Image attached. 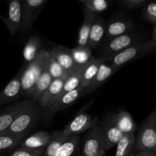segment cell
Returning a JSON list of instances; mask_svg holds the SVG:
<instances>
[{
	"instance_id": "6da1fadb",
	"label": "cell",
	"mask_w": 156,
	"mask_h": 156,
	"mask_svg": "<svg viewBox=\"0 0 156 156\" xmlns=\"http://www.w3.org/2000/svg\"><path fill=\"white\" fill-rule=\"evenodd\" d=\"M49 51L42 49L34 60L22 66L21 76V96L30 98L34 85L41 76L43 67L47 61Z\"/></svg>"
},
{
	"instance_id": "7a4b0ae2",
	"label": "cell",
	"mask_w": 156,
	"mask_h": 156,
	"mask_svg": "<svg viewBox=\"0 0 156 156\" xmlns=\"http://www.w3.org/2000/svg\"><path fill=\"white\" fill-rule=\"evenodd\" d=\"M155 49L156 42H154L152 40L148 41H142L130 46L120 53L116 54L108 62H109L110 65L116 71H117L123 66L140 59L146 55L150 54L155 51Z\"/></svg>"
},
{
	"instance_id": "3957f363",
	"label": "cell",
	"mask_w": 156,
	"mask_h": 156,
	"mask_svg": "<svg viewBox=\"0 0 156 156\" xmlns=\"http://www.w3.org/2000/svg\"><path fill=\"white\" fill-rule=\"evenodd\" d=\"M136 152H156V110H153L142 123L136 136L134 147Z\"/></svg>"
},
{
	"instance_id": "277c9868",
	"label": "cell",
	"mask_w": 156,
	"mask_h": 156,
	"mask_svg": "<svg viewBox=\"0 0 156 156\" xmlns=\"http://www.w3.org/2000/svg\"><path fill=\"white\" fill-rule=\"evenodd\" d=\"M143 37L140 34L129 32L116 37L110 41H105L101 48L100 58L109 62L116 54L120 53L130 46L143 41Z\"/></svg>"
},
{
	"instance_id": "5b68a950",
	"label": "cell",
	"mask_w": 156,
	"mask_h": 156,
	"mask_svg": "<svg viewBox=\"0 0 156 156\" xmlns=\"http://www.w3.org/2000/svg\"><path fill=\"white\" fill-rule=\"evenodd\" d=\"M40 111L37 105L32 102L23 110L14 120L5 133L14 136H24L33 128L37 122Z\"/></svg>"
},
{
	"instance_id": "8992f818",
	"label": "cell",
	"mask_w": 156,
	"mask_h": 156,
	"mask_svg": "<svg viewBox=\"0 0 156 156\" xmlns=\"http://www.w3.org/2000/svg\"><path fill=\"white\" fill-rule=\"evenodd\" d=\"M103 152H105L103 131L97 125L87 131L84 136L82 156H98Z\"/></svg>"
},
{
	"instance_id": "52a82bcc",
	"label": "cell",
	"mask_w": 156,
	"mask_h": 156,
	"mask_svg": "<svg viewBox=\"0 0 156 156\" xmlns=\"http://www.w3.org/2000/svg\"><path fill=\"white\" fill-rule=\"evenodd\" d=\"M48 0H21V30L27 32L31 28L37 19V17L41 12Z\"/></svg>"
},
{
	"instance_id": "ba28073f",
	"label": "cell",
	"mask_w": 156,
	"mask_h": 156,
	"mask_svg": "<svg viewBox=\"0 0 156 156\" xmlns=\"http://www.w3.org/2000/svg\"><path fill=\"white\" fill-rule=\"evenodd\" d=\"M98 119L87 113H82L74 117L62 129L66 136L79 135L88 131L98 125Z\"/></svg>"
},
{
	"instance_id": "9c48e42d",
	"label": "cell",
	"mask_w": 156,
	"mask_h": 156,
	"mask_svg": "<svg viewBox=\"0 0 156 156\" xmlns=\"http://www.w3.org/2000/svg\"><path fill=\"white\" fill-rule=\"evenodd\" d=\"M84 94H85V89L82 86L79 87L73 91L62 93L59 94V97L56 98L52 102L51 105L44 111L47 114H56L58 111L69 108Z\"/></svg>"
},
{
	"instance_id": "30bf717a",
	"label": "cell",
	"mask_w": 156,
	"mask_h": 156,
	"mask_svg": "<svg viewBox=\"0 0 156 156\" xmlns=\"http://www.w3.org/2000/svg\"><path fill=\"white\" fill-rule=\"evenodd\" d=\"M21 0H9L8 16H0V18L5 23L9 34L12 36H14L18 30H21Z\"/></svg>"
},
{
	"instance_id": "8fae6325",
	"label": "cell",
	"mask_w": 156,
	"mask_h": 156,
	"mask_svg": "<svg viewBox=\"0 0 156 156\" xmlns=\"http://www.w3.org/2000/svg\"><path fill=\"white\" fill-rule=\"evenodd\" d=\"M32 102L33 101L31 100L16 102L9 105L0 112V135H2L5 133L15 117Z\"/></svg>"
},
{
	"instance_id": "7c38bea8",
	"label": "cell",
	"mask_w": 156,
	"mask_h": 156,
	"mask_svg": "<svg viewBox=\"0 0 156 156\" xmlns=\"http://www.w3.org/2000/svg\"><path fill=\"white\" fill-rule=\"evenodd\" d=\"M133 24L131 20L124 17L113 18L106 22L105 41H110L116 37L131 32Z\"/></svg>"
},
{
	"instance_id": "4fadbf2b",
	"label": "cell",
	"mask_w": 156,
	"mask_h": 156,
	"mask_svg": "<svg viewBox=\"0 0 156 156\" xmlns=\"http://www.w3.org/2000/svg\"><path fill=\"white\" fill-rule=\"evenodd\" d=\"M69 75L62 78H60V79H53L52 81V82L49 85L48 88H47V90L43 93L42 95L40 97V98L37 101L36 105L39 106V108L45 110L46 108H47L51 105L52 102L56 98L59 97V94L62 92L64 82H65L66 78L69 76Z\"/></svg>"
},
{
	"instance_id": "5bb4252c",
	"label": "cell",
	"mask_w": 156,
	"mask_h": 156,
	"mask_svg": "<svg viewBox=\"0 0 156 156\" xmlns=\"http://www.w3.org/2000/svg\"><path fill=\"white\" fill-rule=\"evenodd\" d=\"M48 51L52 57L67 73H73L78 67L72 56L71 49L64 46H55Z\"/></svg>"
},
{
	"instance_id": "9a60e30c",
	"label": "cell",
	"mask_w": 156,
	"mask_h": 156,
	"mask_svg": "<svg viewBox=\"0 0 156 156\" xmlns=\"http://www.w3.org/2000/svg\"><path fill=\"white\" fill-rule=\"evenodd\" d=\"M22 67L18 74L0 91V106L7 105L21 97V76Z\"/></svg>"
},
{
	"instance_id": "2e32d148",
	"label": "cell",
	"mask_w": 156,
	"mask_h": 156,
	"mask_svg": "<svg viewBox=\"0 0 156 156\" xmlns=\"http://www.w3.org/2000/svg\"><path fill=\"white\" fill-rule=\"evenodd\" d=\"M100 126L103 131L105 138V151L107 152L117 144L123 137V134L117 127L111 116L104 120L103 123Z\"/></svg>"
},
{
	"instance_id": "e0dca14e",
	"label": "cell",
	"mask_w": 156,
	"mask_h": 156,
	"mask_svg": "<svg viewBox=\"0 0 156 156\" xmlns=\"http://www.w3.org/2000/svg\"><path fill=\"white\" fill-rule=\"evenodd\" d=\"M106 21L101 17L95 15L91 24L87 47L91 50L96 49L103 43L105 36Z\"/></svg>"
},
{
	"instance_id": "ac0fdd59",
	"label": "cell",
	"mask_w": 156,
	"mask_h": 156,
	"mask_svg": "<svg viewBox=\"0 0 156 156\" xmlns=\"http://www.w3.org/2000/svg\"><path fill=\"white\" fill-rule=\"evenodd\" d=\"M117 71L110 65L109 62L102 60L100 66H99L97 74L95 75L92 82L87 88H84L85 89V94L92 92V91H95L97 88H100Z\"/></svg>"
},
{
	"instance_id": "d6986e66",
	"label": "cell",
	"mask_w": 156,
	"mask_h": 156,
	"mask_svg": "<svg viewBox=\"0 0 156 156\" xmlns=\"http://www.w3.org/2000/svg\"><path fill=\"white\" fill-rule=\"evenodd\" d=\"M111 117L117 127L121 131L123 135L135 133L137 129V126L133 118V116L129 112L121 111L117 114L111 115Z\"/></svg>"
},
{
	"instance_id": "ffe728a7",
	"label": "cell",
	"mask_w": 156,
	"mask_h": 156,
	"mask_svg": "<svg viewBox=\"0 0 156 156\" xmlns=\"http://www.w3.org/2000/svg\"><path fill=\"white\" fill-rule=\"evenodd\" d=\"M50 135L51 133L47 131L37 132L27 138L24 139L19 147L32 149H45L50 141Z\"/></svg>"
},
{
	"instance_id": "44dd1931",
	"label": "cell",
	"mask_w": 156,
	"mask_h": 156,
	"mask_svg": "<svg viewBox=\"0 0 156 156\" xmlns=\"http://www.w3.org/2000/svg\"><path fill=\"white\" fill-rule=\"evenodd\" d=\"M53 80V79H52L51 76H50L48 70H47V61H46L45 64L43 67L41 76L38 78L36 84L34 85V88L33 89V91L31 93V95L30 97V98L31 99L34 103H37L38 99L42 95L43 93L47 90V88H48L49 85H50Z\"/></svg>"
},
{
	"instance_id": "7402d4cb",
	"label": "cell",
	"mask_w": 156,
	"mask_h": 156,
	"mask_svg": "<svg viewBox=\"0 0 156 156\" xmlns=\"http://www.w3.org/2000/svg\"><path fill=\"white\" fill-rule=\"evenodd\" d=\"M103 59L100 57L92 56L91 60L83 66L82 73V81H81V86L85 88L91 84L94 76L97 74L99 66Z\"/></svg>"
},
{
	"instance_id": "603a6c76",
	"label": "cell",
	"mask_w": 156,
	"mask_h": 156,
	"mask_svg": "<svg viewBox=\"0 0 156 156\" xmlns=\"http://www.w3.org/2000/svg\"><path fill=\"white\" fill-rule=\"evenodd\" d=\"M42 49V41L41 38L36 35L30 37L23 50V56L25 62L24 65L34 60Z\"/></svg>"
},
{
	"instance_id": "cb8c5ba5",
	"label": "cell",
	"mask_w": 156,
	"mask_h": 156,
	"mask_svg": "<svg viewBox=\"0 0 156 156\" xmlns=\"http://www.w3.org/2000/svg\"><path fill=\"white\" fill-rule=\"evenodd\" d=\"M96 15L90 12L88 9L84 8V17L83 22L81 25L79 31V37H78L77 45L79 46H87L89 35L90 29H91V24Z\"/></svg>"
},
{
	"instance_id": "d4e9b609",
	"label": "cell",
	"mask_w": 156,
	"mask_h": 156,
	"mask_svg": "<svg viewBox=\"0 0 156 156\" xmlns=\"http://www.w3.org/2000/svg\"><path fill=\"white\" fill-rule=\"evenodd\" d=\"M80 143L78 135L69 136L58 149L55 156H74Z\"/></svg>"
},
{
	"instance_id": "484cf974",
	"label": "cell",
	"mask_w": 156,
	"mask_h": 156,
	"mask_svg": "<svg viewBox=\"0 0 156 156\" xmlns=\"http://www.w3.org/2000/svg\"><path fill=\"white\" fill-rule=\"evenodd\" d=\"M24 136H14L9 134L0 135V155L16 149L24 139Z\"/></svg>"
},
{
	"instance_id": "4316f807",
	"label": "cell",
	"mask_w": 156,
	"mask_h": 156,
	"mask_svg": "<svg viewBox=\"0 0 156 156\" xmlns=\"http://www.w3.org/2000/svg\"><path fill=\"white\" fill-rule=\"evenodd\" d=\"M71 53L75 63L78 66L86 65L93 56L91 50L87 46L77 45L71 49Z\"/></svg>"
},
{
	"instance_id": "83f0119b",
	"label": "cell",
	"mask_w": 156,
	"mask_h": 156,
	"mask_svg": "<svg viewBox=\"0 0 156 156\" xmlns=\"http://www.w3.org/2000/svg\"><path fill=\"white\" fill-rule=\"evenodd\" d=\"M135 143V133L124 134L117 143L115 156H129L132 153Z\"/></svg>"
},
{
	"instance_id": "f1b7e54d",
	"label": "cell",
	"mask_w": 156,
	"mask_h": 156,
	"mask_svg": "<svg viewBox=\"0 0 156 156\" xmlns=\"http://www.w3.org/2000/svg\"><path fill=\"white\" fill-rule=\"evenodd\" d=\"M66 137L64 135L62 130H56L52 133L50 141L44 150V156H55L58 149Z\"/></svg>"
},
{
	"instance_id": "f546056e",
	"label": "cell",
	"mask_w": 156,
	"mask_h": 156,
	"mask_svg": "<svg viewBox=\"0 0 156 156\" xmlns=\"http://www.w3.org/2000/svg\"><path fill=\"white\" fill-rule=\"evenodd\" d=\"M83 66H78L73 73H71L69 75V76L66 78L65 82H64L63 87H62L61 94L73 91V90L76 89V88L81 86L82 73Z\"/></svg>"
},
{
	"instance_id": "4dcf8cb0",
	"label": "cell",
	"mask_w": 156,
	"mask_h": 156,
	"mask_svg": "<svg viewBox=\"0 0 156 156\" xmlns=\"http://www.w3.org/2000/svg\"><path fill=\"white\" fill-rule=\"evenodd\" d=\"M47 68L53 79H60V78H62L64 77V76L69 74V73H67L66 71H65V70L59 66V64L52 57V56L50 54V53H49L48 56H47Z\"/></svg>"
},
{
	"instance_id": "1f68e13d",
	"label": "cell",
	"mask_w": 156,
	"mask_h": 156,
	"mask_svg": "<svg viewBox=\"0 0 156 156\" xmlns=\"http://www.w3.org/2000/svg\"><path fill=\"white\" fill-rule=\"evenodd\" d=\"M85 8L88 9L90 12L94 15L101 13L109 8L108 0H88L84 4Z\"/></svg>"
},
{
	"instance_id": "d6a6232c",
	"label": "cell",
	"mask_w": 156,
	"mask_h": 156,
	"mask_svg": "<svg viewBox=\"0 0 156 156\" xmlns=\"http://www.w3.org/2000/svg\"><path fill=\"white\" fill-rule=\"evenodd\" d=\"M143 18L152 24L156 25V2L155 0H150V2L146 4L143 9Z\"/></svg>"
},
{
	"instance_id": "836d02e7",
	"label": "cell",
	"mask_w": 156,
	"mask_h": 156,
	"mask_svg": "<svg viewBox=\"0 0 156 156\" xmlns=\"http://www.w3.org/2000/svg\"><path fill=\"white\" fill-rule=\"evenodd\" d=\"M45 149H32L26 148H18L9 156H44Z\"/></svg>"
},
{
	"instance_id": "e575fe53",
	"label": "cell",
	"mask_w": 156,
	"mask_h": 156,
	"mask_svg": "<svg viewBox=\"0 0 156 156\" xmlns=\"http://www.w3.org/2000/svg\"><path fill=\"white\" fill-rule=\"evenodd\" d=\"M124 5L129 8H135L141 6L146 3L148 0H120Z\"/></svg>"
},
{
	"instance_id": "d590c367",
	"label": "cell",
	"mask_w": 156,
	"mask_h": 156,
	"mask_svg": "<svg viewBox=\"0 0 156 156\" xmlns=\"http://www.w3.org/2000/svg\"><path fill=\"white\" fill-rule=\"evenodd\" d=\"M134 156H156L155 152H138Z\"/></svg>"
},
{
	"instance_id": "8d00e7d4",
	"label": "cell",
	"mask_w": 156,
	"mask_h": 156,
	"mask_svg": "<svg viewBox=\"0 0 156 156\" xmlns=\"http://www.w3.org/2000/svg\"><path fill=\"white\" fill-rule=\"evenodd\" d=\"M152 41H154V42H156V27H155V25H153V30H152Z\"/></svg>"
},
{
	"instance_id": "74e56055",
	"label": "cell",
	"mask_w": 156,
	"mask_h": 156,
	"mask_svg": "<svg viewBox=\"0 0 156 156\" xmlns=\"http://www.w3.org/2000/svg\"><path fill=\"white\" fill-rule=\"evenodd\" d=\"M98 156H106V154H105V152H103L102 153H101L100 155H98Z\"/></svg>"
},
{
	"instance_id": "f35d334b",
	"label": "cell",
	"mask_w": 156,
	"mask_h": 156,
	"mask_svg": "<svg viewBox=\"0 0 156 156\" xmlns=\"http://www.w3.org/2000/svg\"><path fill=\"white\" fill-rule=\"evenodd\" d=\"M79 1H80L81 2H82V3H83V5H84V4H85V2H86L87 1H88V0H79Z\"/></svg>"
},
{
	"instance_id": "ab89813d",
	"label": "cell",
	"mask_w": 156,
	"mask_h": 156,
	"mask_svg": "<svg viewBox=\"0 0 156 156\" xmlns=\"http://www.w3.org/2000/svg\"><path fill=\"white\" fill-rule=\"evenodd\" d=\"M134 155H135V154H134V153H133V152H132V153H131V154H130V155H129V156H134Z\"/></svg>"
}]
</instances>
